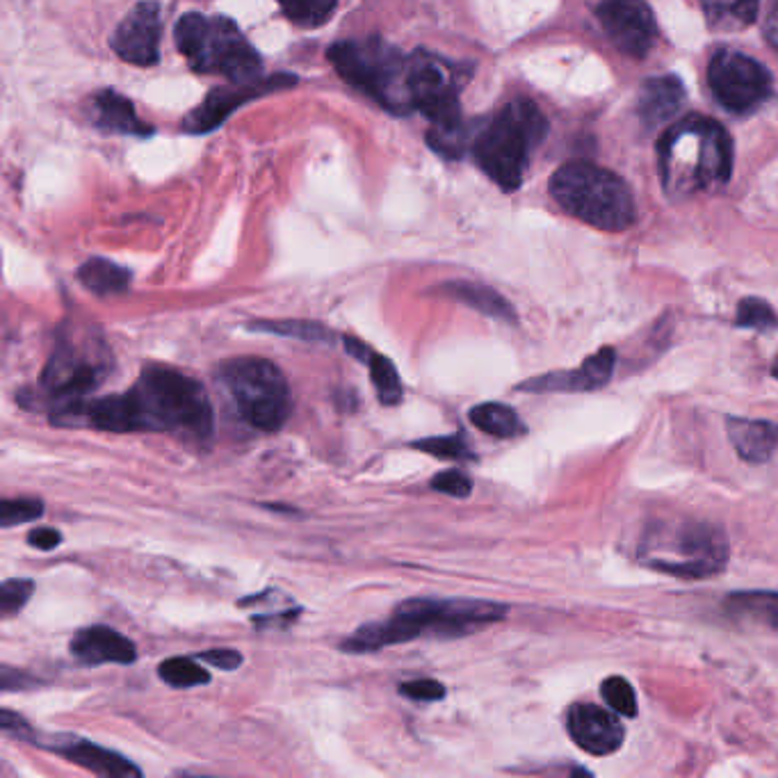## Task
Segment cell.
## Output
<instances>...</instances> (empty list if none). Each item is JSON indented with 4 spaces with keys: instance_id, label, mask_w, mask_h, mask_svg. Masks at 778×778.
Masks as SVG:
<instances>
[{
    "instance_id": "cell-4",
    "label": "cell",
    "mask_w": 778,
    "mask_h": 778,
    "mask_svg": "<svg viewBox=\"0 0 778 778\" xmlns=\"http://www.w3.org/2000/svg\"><path fill=\"white\" fill-rule=\"evenodd\" d=\"M110 366L113 354L101 335L78 327L60 331L56 350L42 375V386L54 402V423H87V411L92 404L87 398L106 381Z\"/></svg>"
},
{
    "instance_id": "cell-38",
    "label": "cell",
    "mask_w": 778,
    "mask_h": 778,
    "mask_svg": "<svg viewBox=\"0 0 778 778\" xmlns=\"http://www.w3.org/2000/svg\"><path fill=\"white\" fill-rule=\"evenodd\" d=\"M199 660L222 671H233L243 664V656L238 651H233V648H211V651L201 653Z\"/></svg>"
},
{
    "instance_id": "cell-15",
    "label": "cell",
    "mask_w": 778,
    "mask_h": 778,
    "mask_svg": "<svg viewBox=\"0 0 778 778\" xmlns=\"http://www.w3.org/2000/svg\"><path fill=\"white\" fill-rule=\"evenodd\" d=\"M566 729L570 740L591 756H610L626 740L624 723L618 721L612 708L608 710L593 704H576L570 708Z\"/></svg>"
},
{
    "instance_id": "cell-29",
    "label": "cell",
    "mask_w": 778,
    "mask_h": 778,
    "mask_svg": "<svg viewBox=\"0 0 778 778\" xmlns=\"http://www.w3.org/2000/svg\"><path fill=\"white\" fill-rule=\"evenodd\" d=\"M158 676L163 683H167L176 689H188L194 685L211 683L209 669H203L201 664H197L190 658H169V660L161 662Z\"/></svg>"
},
{
    "instance_id": "cell-32",
    "label": "cell",
    "mask_w": 778,
    "mask_h": 778,
    "mask_svg": "<svg viewBox=\"0 0 778 778\" xmlns=\"http://www.w3.org/2000/svg\"><path fill=\"white\" fill-rule=\"evenodd\" d=\"M735 325L740 329H756V331H769L778 327V316L776 310L758 297H744L738 304V316Z\"/></svg>"
},
{
    "instance_id": "cell-30",
    "label": "cell",
    "mask_w": 778,
    "mask_h": 778,
    "mask_svg": "<svg viewBox=\"0 0 778 778\" xmlns=\"http://www.w3.org/2000/svg\"><path fill=\"white\" fill-rule=\"evenodd\" d=\"M276 3L293 23L314 28V25H322L335 12L339 0H276Z\"/></svg>"
},
{
    "instance_id": "cell-2",
    "label": "cell",
    "mask_w": 778,
    "mask_h": 778,
    "mask_svg": "<svg viewBox=\"0 0 778 778\" xmlns=\"http://www.w3.org/2000/svg\"><path fill=\"white\" fill-rule=\"evenodd\" d=\"M505 616L507 605L491 601L409 599L393 610L391 618L361 626L341 648L345 653H375L379 648L423 637L455 639L494 626Z\"/></svg>"
},
{
    "instance_id": "cell-7",
    "label": "cell",
    "mask_w": 778,
    "mask_h": 778,
    "mask_svg": "<svg viewBox=\"0 0 778 778\" xmlns=\"http://www.w3.org/2000/svg\"><path fill=\"white\" fill-rule=\"evenodd\" d=\"M551 194L562 211L601 231H626L637 220L626 180L587 161L559 167L551 178Z\"/></svg>"
},
{
    "instance_id": "cell-40",
    "label": "cell",
    "mask_w": 778,
    "mask_h": 778,
    "mask_svg": "<svg viewBox=\"0 0 778 778\" xmlns=\"http://www.w3.org/2000/svg\"><path fill=\"white\" fill-rule=\"evenodd\" d=\"M62 534L54 528H35L33 532H28V546L37 549V551H54L60 546Z\"/></svg>"
},
{
    "instance_id": "cell-3",
    "label": "cell",
    "mask_w": 778,
    "mask_h": 778,
    "mask_svg": "<svg viewBox=\"0 0 778 778\" xmlns=\"http://www.w3.org/2000/svg\"><path fill=\"white\" fill-rule=\"evenodd\" d=\"M658 158L664 192L673 199L689 197L729 184L733 140L715 119L689 115L662 135Z\"/></svg>"
},
{
    "instance_id": "cell-42",
    "label": "cell",
    "mask_w": 778,
    "mask_h": 778,
    "mask_svg": "<svg viewBox=\"0 0 778 778\" xmlns=\"http://www.w3.org/2000/svg\"><path fill=\"white\" fill-rule=\"evenodd\" d=\"M343 345H345V352L350 356H354L356 361H361L363 366H366V363L370 361V356L375 354L366 343H361L358 339H343Z\"/></svg>"
},
{
    "instance_id": "cell-41",
    "label": "cell",
    "mask_w": 778,
    "mask_h": 778,
    "mask_svg": "<svg viewBox=\"0 0 778 778\" xmlns=\"http://www.w3.org/2000/svg\"><path fill=\"white\" fill-rule=\"evenodd\" d=\"M33 685H35V681L31 676H25V673H21L12 667H3V676H0V687H3V692L28 689Z\"/></svg>"
},
{
    "instance_id": "cell-37",
    "label": "cell",
    "mask_w": 778,
    "mask_h": 778,
    "mask_svg": "<svg viewBox=\"0 0 778 778\" xmlns=\"http://www.w3.org/2000/svg\"><path fill=\"white\" fill-rule=\"evenodd\" d=\"M400 694L411 698V702H421V704H432V702H440V698L446 696V685L432 681V679H421V681H409L400 685Z\"/></svg>"
},
{
    "instance_id": "cell-10",
    "label": "cell",
    "mask_w": 778,
    "mask_h": 778,
    "mask_svg": "<svg viewBox=\"0 0 778 778\" xmlns=\"http://www.w3.org/2000/svg\"><path fill=\"white\" fill-rule=\"evenodd\" d=\"M231 409L258 432H276L293 413L291 386L276 363L261 356L231 358L217 370Z\"/></svg>"
},
{
    "instance_id": "cell-34",
    "label": "cell",
    "mask_w": 778,
    "mask_h": 778,
    "mask_svg": "<svg viewBox=\"0 0 778 778\" xmlns=\"http://www.w3.org/2000/svg\"><path fill=\"white\" fill-rule=\"evenodd\" d=\"M42 514H44V503L37 498L3 500V507H0V526L14 528L21 523H31L42 518Z\"/></svg>"
},
{
    "instance_id": "cell-11",
    "label": "cell",
    "mask_w": 778,
    "mask_h": 778,
    "mask_svg": "<svg viewBox=\"0 0 778 778\" xmlns=\"http://www.w3.org/2000/svg\"><path fill=\"white\" fill-rule=\"evenodd\" d=\"M708 85L721 106L735 115L758 108L774 90L771 73L761 62L729 48L717 50L710 60Z\"/></svg>"
},
{
    "instance_id": "cell-36",
    "label": "cell",
    "mask_w": 778,
    "mask_h": 778,
    "mask_svg": "<svg viewBox=\"0 0 778 778\" xmlns=\"http://www.w3.org/2000/svg\"><path fill=\"white\" fill-rule=\"evenodd\" d=\"M429 486L438 494H446L452 498H469L473 494V482L471 478L461 471H446L432 478Z\"/></svg>"
},
{
    "instance_id": "cell-39",
    "label": "cell",
    "mask_w": 778,
    "mask_h": 778,
    "mask_svg": "<svg viewBox=\"0 0 778 778\" xmlns=\"http://www.w3.org/2000/svg\"><path fill=\"white\" fill-rule=\"evenodd\" d=\"M0 726H3V731L8 735H14L19 740H28V742L35 740V731L31 729V723L10 710H3V715H0Z\"/></svg>"
},
{
    "instance_id": "cell-16",
    "label": "cell",
    "mask_w": 778,
    "mask_h": 778,
    "mask_svg": "<svg viewBox=\"0 0 778 778\" xmlns=\"http://www.w3.org/2000/svg\"><path fill=\"white\" fill-rule=\"evenodd\" d=\"M616 366V350L603 347L596 354L587 356L578 370H559L541 377H532L523 384H518V391L526 393H589L603 388Z\"/></svg>"
},
{
    "instance_id": "cell-26",
    "label": "cell",
    "mask_w": 778,
    "mask_h": 778,
    "mask_svg": "<svg viewBox=\"0 0 778 778\" xmlns=\"http://www.w3.org/2000/svg\"><path fill=\"white\" fill-rule=\"evenodd\" d=\"M702 8L710 25L729 28V25H751L758 19L761 0H702Z\"/></svg>"
},
{
    "instance_id": "cell-8",
    "label": "cell",
    "mask_w": 778,
    "mask_h": 778,
    "mask_svg": "<svg viewBox=\"0 0 778 778\" xmlns=\"http://www.w3.org/2000/svg\"><path fill=\"white\" fill-rule=\"evenodd\" d=\"M174 39L188 64L199 73H220L238 85L263 81L261 56L226 16L184 14L176 23Z\"/></svg>"
},
{
    "instance_id": "cell-44",
    "label": "cell",
    "mask_w": 778,
    "mask_h": 778,
    "mask_svg": "<svg viewBox=\"0 0 778 778\" xmlns=\"http://www.w3.org/2000/svg\"><path fill=\"white\" fill-rule=\"evenodd\" d=\"M771 375L778 379V356L774 358V366H771Z\"/></svg>"
},
{
    "instance_id": "cell-25",
    "label": "cell",
    "mask_w": 778,
    "mask_h": 778,
    "mask_svg": "<svg viewBox=\"0 0 778 778\" xmlns=\"http://www.w3.org/2000/svg\"><path fill=\"white\" fill-rule=\"evenodd\" d=\"M471 423L488 436L496 438H516L526 434V423L518 419V413L503 402H484L471 409Z\"/></svg>"
},
{
    "instance_id": "cell-22",
    "label": "cell",
    "mask_w": 778,
    "mask_h": 778,
    "mask_svg": "<svg viewBox=\"0 0 778 778\" xmlns=\"http://www.w3.org/2000/svg\"><path fill=\"white\" fill-rule=\"evenodd\" d=\"M723 612L738 624L778 628V591H733Z\"/></svg>"
},
{
    "instance_id": "cell-19",
    "label": "cell",
    "mask_w": 778,
    "mask_h": 778,
    "mask_svg": "<svg viewBox=\"0 0 778 778\" xmlns=\"http://www.w3.org/2000/svg\"><path fill=\"white\" fill-rule=\"evenodd\" d=\"M685 103V85L676 75H656L648 78L637 96V115L644 128H653L667 123L679 115Z\"/></svg>"
},
{
    "instance_id": "cell-33",
    "label": "cell",
    "mask_w": 778,
    "mask_h": 778,
    "mask_svg": "<svg viewBox=\"0 0 778 778\" xmlns=\"http://www.w3.org/2000/svg\"><path fill=\"white\" fill-rule=\"evenodd\" d=\"M601 696L603 702L616 712L624 717H637L639 708H637V694L633 689V685L624 679V676H610L603 681L601 685Z\"/></svg>"
},
{
    "instance_id": "cell-9",
    "label": "cell",
    "mask_w": 778,
    "mask_h": 778,
    "mask_svg": "<svg viewBox=\"0 0 778 778\" xmlns=\"http://www.w3.org/2000/svg\"><path fill=\"white\" fill-rule=\"evenodd\" d=\"M327 58L343 81L375 98L393 115H411L409 67L411 56L386 39H347L333 44Z\"/></svg>"
},
{
    "instance_id": "cell-21",
    "label": "cell",
    "mask_w": 778,
    "mask_h": 778,
    "mask_svg": "<svg viewBox=\"0 0 778 778\" xmlns=\"http://www.w3.org/2000/svg\"><path fill=\"white\" fill-rule=\"evenodd\" d=\"M92 121L108 133L121 135H151V128L140 121L133 103L115 90H103L92 98Z\"/></svg>"
},
{
    "instance_id": "cell-20",
    "label": "cell",
    "mask_w": 778,
    "mask_h": 778,
    "mask_svg": "<svg viewBox=\"0 0 778 778\" xmlns=\"http://www.w3.org/2000/svg\"><path fill=\"white\" fill-rule=\"evenodd\" d=\"M731 444L740 459L748 463H765L778 450V425L769 421L729 419L726 421Z\"/></svg>"
},
{
    "instance_id": "cell-35",
    "label": "cell",
    "mask_w": 778,
    "mask_h": 778,
    "mask_svg": "<svg viewBox=\"0 0 778 778\" xmlns=\"http://www.w3.org/2000/svg\"><path fill=\"white\" fill-rule=\"evenodd\" d=\"M33 580H5L3 587H0V612L5 616H12L14 612H19L25 603L31 601L33 596Z\"/></svg>"
},
{
    "instance_id": "cell-12",
    "label": "cell",
    "mask_w": 778,
    "mask_h": 778,
    "mask_svg": "<svg viewBox=\"0 0 778 778\" xmlns=\"http://www.w3.org/2000/svg\"><path fill=\"white\" fill-rule=\"evenodd\" d=\"M608 39L618 54L644 60L658 39V21L644 0H601L596 8Z\"/></svg>"
},
{
    "instance_id": "cell-28",
    "label": "cell",
    "mask_w": 778,
    "mask_h": 778,
    "mask_svg": "<svg viewBox=\"0 0 778 778\" xmlns=\"http://www.w3.org/2000/svg\"><path fill=\"white\" fill-rule=\"evenodd\" d=\"M366 366L370 368V379H373V386L379 396V402L386 406H398L404 398V386L400 381V375H398V368L393 366V361L375 352Z\"/></svg>"
},
{
    "instance_id": "cell-5",
    "label": "cell",
    "mask_w": 778,
    "mask_h": 778,
    "mask_svg": "<svg viewBox=\"0 0 778 778\" xmlns=\"http://www.w3.org/2000/svg\"><path fill=\"white\" fill-rule=\"evenodd\" d=\"M549 135V119L534 101L516 98L488 119L471 142L480 169L503 192L521 188L534 149Z\"/></svg>"
},
{
    "instance_id": "cell-1",
    "label": "cell",
    "mask_w": 778,
    "mask_h": 778,
    "mask_svg": "<svg viewBox=\"0 0 778 778\" xmlns=\"http://www.w3.org/2000/svg\"><path fill=\"white\" fill-rule=\"evenodd\" d=\"M87 425L113 432H161L186 440L213 434V404L203 386L174 368L149 366L126 393L90 404Z\"/></svg>"
},
{
    "instance_id": "cell-43",
    "label": "cell",
    "mask_w": 778,
    "mask_h": 778,
    "mask_svg": "<svg viewBox=\"0 0 778 778\" xmlns=\"http://www.w3.org/2000/svg\"><path fill=\"white\" fill-rule=\"evenodd\" d=\"M765 35H767L769 44L778 48V0H771L769 16H767V25H765Z\"/></svg>"
},
{
    "instance_id": "cell-31",
    "label": "cell",
    "mask_w": 778,
    "mask_h": 778,
    "mask_svg": "<svg viewBox=\"0 0 778 778\" xmlns=\"http://www.w3.org/2000/svg\"><path fill=\"white\" fill-rule=\"evenodd\" d=\"M416 450L438 457V459H452V461H463V459H475L471 446L465 444V438L459 434L452 436H432V438H421L411 444Z\"/></svg>"
},
{
    "instance_id": "cell-24",
    "label": "cell",
    "mask_w": 778,
    "mask_h": 778,
    "mask_svg": "<svg viewBox=\"0 0 778 778\" xmlns=\"http://www.w3.org/2000/svg\"><path fill=\"white\" fill-rule=\"evenodd\" d=\"M78 279L85 285V288L98 297L108 295H121L131 288L133 274L126 268L108 261V258H90L78 270Z\"/></svg>"
},
{
    "instance_id": "cell-23",
    "label": "cell",
    "mask_w": 778,
    "mask_h": 778,
    "mask_svg": "<svg viewBox=\"0 0 778 778\" xmlns=\"http://www.w3.org/2000/svg\"><path fill=\"white\" fill-rule=\"evenodd\" d=\"M440 293H446L448 297L475 308L478 314L496 318L503 322L514 325L518 320L514 306L494 288H488V285L482 283H471V281H450L440 285Z\"/></svg>"
},
{
    "instance_id": "cell-14",
    "label": "cell",
    "mask_w": 778,
    "mask_h": 778,
    "mask_svg": "<svg viewBox=\"0 0 778 778\" xmlns=\"http://www.w3.org/2000/svg\"><path fill=\"white\" fill-rule=\"evenodd\" d=\"M291 85H295V78L288 73H281V75L270 78V81H258V83H249V85L233 83L231 87L213 90L209 96H205V101L199 108H194L184 121H180V128H184L186 133H194V135L211 133L220 123L226 121V117L233 110L245 106V103H249L251 98L263 96L272 90L291 87Z\"/></svg>"
},
{
    "instance_id": "cell-6",
    "label": "cell",
    "mask_w": 778,
    "mask_h": 778,
    "mask_svg": "<svg viewBox=\"0 0 778 778\" xmlns=\"http://www.w3.org/2000/svg\"><path fill=\"white\" fill-rule=\"evenodd\" d=\"M731 546L723 530L706 521H653L639 539L644 566L681 580L712 578L729 564Z\"/></svg>"
},
{
    "instance_id": "cell-18",
    "label": "cell",
    "mask_w": 778,
    "mask_h": 778,
    "mask_svg": "<svg viewBox=\"0 0 778 778\" xmlns=\"http://www.w3.org/2000/svg\"><path fill=\"white\" fill-rule=\"evenodd\" d=\"M69 651L85 664H133L138 660L135 644L108 626H90L78 630Z\"/></svg>"
},
{
    "instance_id": "cell-17",
    "label": "cell",
    "mask_w": 778,
    "mask_h": 778,
    "mask_svg": "<svg viewBox=\"0 0 778 778\" xmlns=\"http://www.w3.org/2000/svg\"><path fill=\"white\" fill-rule=\"evenodd\" d=\"M33 744L48 748V751H56V754L64 756L73 765L83 767L96 776H108V778L142 776V769L138 765H133L126 756H121V754H117V751H110L106 746H98L90 740H81V738L44 740V738L35 735Z\"/></svg>"
},
{
    "instance_id": "cell-27",
    "label": "cell",
    "mask_w": 778,
    "mask_h": 778,
    "mask_svg": "<svg viewBox=\"0 0 778 778\" xmlns=\"http://www.w3.org/2000/svg\"><path fill=\"white\" fill-rule=\"evenodd\" d=\"M251 331L261 333H276L285 339H295L304 343H333V331L320 322H306V320H256L249 325Z\"/></svg>"
},
{
    "instance_id": "cell-13",
    "label": "cell",
    "mask_w": 778,
    "mask_h": 778,
    "mask_svg": "<svg viewBox=\"0 0 778 778\" xmlns=\"http://www.w3.org/2000/svg\"><path fill=\"white\" fill-rule=\"evenodd\" d=\"M161 5L142 0L123 16L110 39L115 54L135 67H153L161 60Z\"/></svg>"
}]
</instances>
